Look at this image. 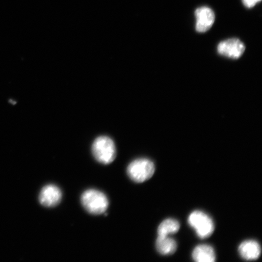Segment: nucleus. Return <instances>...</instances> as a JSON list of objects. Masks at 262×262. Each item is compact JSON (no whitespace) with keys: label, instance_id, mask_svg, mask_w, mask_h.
I'll return each mask as SVG.
<instances>
[{"label":"nucleus","instance_id":"nucleus-7","mask_svg":"<svg viewBox=\"0 0 262 262\" xmlns=\"http://www.w3.org/2000/svg\"><path fill=\"white\" fill-rule=\"evenodd\" d=\"M196 31L200 33L207 32L215 21V14L212 10L208 7H201L196 10Z\"/></svg>","mask_w":262,"mask_h":262},{"label":"nucleus","instance_id":"nucleus-12","mask_svg":"<svg viewBox=\"0 0 262 262\" xmlns=\"http://www.w3.org/2000/svg\"><path fill=\"white\" fill-rule=\"evenodd\" d=\"M261 0H242L244 5L246 7L248 8H251L257 4L258 2H260Z\"/></svg>","mask_w":262,"mask_h":262},{"label":"nucleus","instance_id":"nucleus-8","mask_svg":"<svg viewBox=\"0 0 262 262\" xmlns=\"http://www.w3.org/2000/svg\"><path fill=\"white\" fill-rule=\"evenodd\" d=\"M238 253L245 260H255L260 257L261 247L256 241H246L239 245Z\"/></svg>","mask_w":262,"mask_h":262},{"label":"nucleus","instance_id":"nucleus-4","mask_svg":"<svg viewBox=\"0 0 262 262\" xmlns=\"http://www.w3.org/2000/svg\"><path fill=\"white\" fill-rule=\"evenodd\" d=\"M190 227L194 229L196 234L201 238H208L214 231V224L212 219L206 213L201 211H194L188 217Z\"/></svg>","mask_w":262,"mask_h":262},{"label":"nucleus","instance_id":"nucleus-2","mask_svg":"<svg viewBox=\"0 0 262 262\" xmlns=\"http://www.w3.org/2000/svg\"><path fill=\"white\" fill-rule=\"evenodd\" d=\"M92 151L97 161L104 165H109L116 158V145L109 137L100 136L95 140Z\"/></svg>","mask_w":262,"mask_h":262},{"label":"nucleus","instance_id":"nucleus-9","mask_svg":"<svg viewBox=\"0 0 262 262\" xmlns=\"http://www.w3.org/2000/svg\"><path fill=\"white\" fill-rule=\"evenodd\" d=\"M192 257L196 262H214L215 261V253L210 245H200L192 251Z\"/></svg>","mask_w":262,"mask_h":262},{"label":"nucleus","instance_id":"nucleus-3","mask_svg":"<svg viewBox=\"0 0 262 262\" xmlns=\"http://www.w3.org/2000/svg\"><path fill=\"white\" fill-rule=\"evenodd\" d=\"M155 164L149 159L142 158L134 160L127 168L129 178L136 183H143L152 178L155 172Z\"/></svg>","mask_w":262,"mask_h":262},{"label":"nucleus","instance_id":"nucleus-10","mask_svg":"<svg viewBox=\"0 0 262 262\" xmlns=\"http://www.w3.org/2000/svg\"><path fill=\"white\" fill-rule=\"evenodd\" d=\"M157 251L162 255H171L175 253L178 245L174 239L169 236L158 235L156 243Z\"/></svg>","mask_w":262,"mask_h":262},{"label":"nucleus","instance_id":"nucleus-5","mask_svg":"<svg viewBox=\"0 0 262 262\" xmlns=\"http://www.w3.org/2000/svg\"><path fill=\"white\" fill-rule=\"evenodd\" d=\"M217 50L219 54L225 57L237 59L244 54L245 47L238 39L231 38L220 42Z\"/></svg>","mask_w":262,"mask_h":262},{"label":"nucleus","instance_id":"nucleus-1","mask_svg":"<svg viewBox=\"0 0 262 262\" xmlns=\"http://www.w3.org/2000/svg\"><path fill=\"white\" fill-rule=\"evenodd\" d=\"M81 201L84 208L93 215L104 214L109 206L106 195L96 189H89L84 192Z\"/></svg>","mask_w":262,"mask_h":262},{"label":"nucleus","instance_id":"nucleus-11","mask_svg":"<svg viewBox=\"0 0 262 262\" xmlns=\"http://www.w3.org/2000/svg\"><path fill=\"white\" fill-rule=\"evenodd\" d=\"M180 224L178 221L173 219H168L160 224L157 229L158 235L169 236V235L176 233L179 231Z\"/></svg>","mask_w":262,"mask_h":262},{"label":"nucleus","instance_id":"nucleus-6","mask_svg":"<svg viewBox=\"0 0 262 262\" xmlns=\"http://www.w3.org/2000/svg\"><path fill=\"white\" fill-rule=\"evenodd\" d=\"M62 192L60 188L54 185L45 186L39 195V201L45 207L51 208L57 206L61 201Z\"/></svg>","mask_w":262,"mask_h":262}]
</instances>
